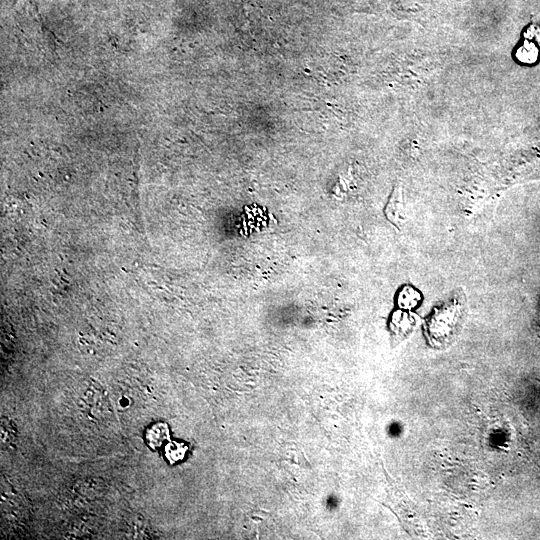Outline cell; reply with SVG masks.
Returning <instances> with one entry per match:
<instances>
[{
  "mask_svg": "<svg viewBox=\"0 0 540 540\" xmlns=\"http://www.w3.org/2000/svg\"><path fill=\"white\" fill-rule=\"evenodd\" d=\"M165 438H167L165 425H155L147 433V439H149V444L151 446H159Z\"/></svg>",
  "mask_w": 540,
  "mask_h": 540,
  "instance_id": "cell-3",
  "label": "cell"
},
{
  "mask_svg": "<svg viewBox=\"0 0 540 540\" xmlns=\"http://www.w3.org/2000/svg\"><path fill=\"white\" fill-rule=\"evenodd\" d=\"M461 314L460 305L454 302L441 308L430 317L427 335L433 346L446 345L454 337Z\"/></svg>",
  "mask_w": 540,
  "mask_h": 540,
  "instance_id": "cell-1",
  "label": "cell"
},
{
  "mask_svg": "<svg viewBox=\"0 0 540 540\" xmlns=\"http://www.w3.org/2000/svg\"><path fill=\"white\" fill-rule=\"evenodd\" d=\"M387 219L398 229L405 223L402 192L400 187L394 188L384 210Z\"/></svg>",
  "mask_w": 540,
  "mask_h": 540,
  "instance_id": "cell-2",
  "label": "cell"
}]
</instances>
